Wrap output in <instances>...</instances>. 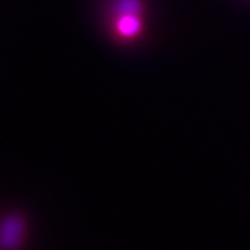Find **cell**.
<instances>
[{
  "label": "cell",
  "mask_w": 250,
  "mask_h": 250,
  "mask_svg": "<svg viewBox=\"0 0 250 250\" xmlns=\"http://www.w3.org/2000/svg\"><path fill=\"white\" fill-rule=\"evenodd\" d=\"M24 226L18 218H8L0 224V250H20L23 243Z\"/></svg>",
  "instance_id": "cell-1"
},
{
  "label": "cell",
  "mask_w": 250,
  "mask_h": 250,
  "mask_svg": "<svg viewBox=\"0 0 250 250\" xmlns=\"http://www.w3.org/2000/svg\"><path fill=\"white\" fill-rule=\"evenodd\" d=\"M139 28V23L137 19L132 17H125L122 19L118 23V29H120L121 34L124 36H132Z\"/></svg>",
  "instance_id": "cell-2"
}]
</instances>
